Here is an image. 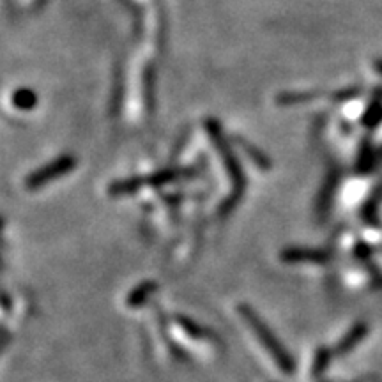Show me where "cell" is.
<instances>
[{
  "label": "cell",
  "instance_id": "cell-7",
  "mask_svg": "<svg viewBox=\"0 0 382 382\" xmlns=\"http://www.w3.org/2000/svg\"><path fill=\"white\" fill-rule=\"evenodd\" d=\"M377 70H379V73L382 74V61H379V62H377Z\"/></svg>",
  "mask_w": 382,
  "mask_h": 382
},
{
  "label": "cell",
  "instance_id": "cell-2",
  "mask_svg": "<svg viewBox=\"0 0 382 382\" xmlns=\"http://www.w3.org/2000/svg\"><path fill=\"white\" fill-rule=\"evenodd\" d=\"M366 333H368V325L363 324V322L354 324L333 349L334 356H347L350 350L356 349V347L363 342V338L366 336Z\"/></svg>",
  "mask_w": 382,
  "mask_h": 382
},
{
  "label": "cell",
  "instance_id": "cell-5",
  "mask_svg": "<svg viewBox=\"0 0 382 382\" xmlns=\"http://www.w3.org/2000/svg\"><path fill=\"white\" fill-rule=\"evenodd\" d=\"M175 324H177V328H179V330L183 331L184 334H188L190 338H199V340H205V336H208V331L203 330V328H200L199 324H195V322L191 321L190 317H184V315H177V317H175Z\"/></svg>",
  "mask_w": 382,
  "mask_h": 382
},
{
  "label": "cell",
  "instance_id": "cell-3",
  "mask_svg": "<svg viewBox=\"0 0 382 382\" xmlns=\"http://www.w3.org/2000/svg\"><path fill=\"white\" fill-rule=\"evenodd\" d=\"M334 352L331 349H328V347H319L317 350H315V356H313V361H312V370H310V374L313 375V377H321V375L325 374V370H328V366H330L331 359H333Z\"/></svg>",
  "mask_w": 382,
  "mask_h": 382
},
{
  "label": "cell",
  "instance_id": "cell-6",
  "mask_svg": "<svg viewBox=\"0 0 382 382\" xmlns=\"http://www.w3.org/2000/svg\"><path fill=\"white\" fill-rule=\"evenodd\" d=\"M154 289L156 285H152L151 281H147V283H142L140 287H137V289L130 294V297H128V306H130V308H139V306H142L143 303L147 301V296Z\"/></svg>",
  "mask_w": 382,
  "mask_h": 382
},
{
  "label": "cell",
  "instance_id": "cell-4",
  "mask_svg": "<svg viewBox=\"0 0 382 382\" xmlns=\"http://www.w3.org/2000/svg\"><path fill=\"white\" fill-rule=\"evenodd\" d=\"M287 262H324L325 255L319 252H312V250H290V252L283 253Z\"/></svg>",
  "mask_w": 382,
  "mask_h": 382
},
{
  "label": "cell",
  "instance_id": "cell-1",
  "mask_svg": "<svg viewBox=\"0 0 382 382\" xmlns=\"http://www.w3.org/2000/svg\"><path fill=\"white\" fill-rule=\"evenodd\" d=\"M237 313L243 319L244 324L248 325V330L257 336L259 343L264 347L269 358L277 365L278 370L283 375H292L296 372V361H294L292 354L289 349L280 342V338L274 334V331L265 324L264 319L259 315L257 310H253L250 305H239L237 306Z\"/></svg>",
  "mask_w": 382,
  "mask_h": 382
}]
</instances>
